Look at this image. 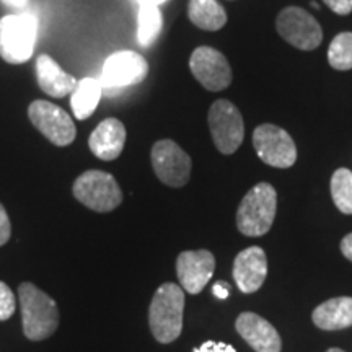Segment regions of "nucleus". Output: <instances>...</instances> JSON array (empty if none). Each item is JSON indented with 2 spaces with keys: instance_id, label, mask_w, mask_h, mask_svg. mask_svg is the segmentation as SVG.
Segmentation results:
<instances>
[{
  "instance_id": "obj_1",
  "label": "nucleus",
  "mask_w": 352,
  "mask_h": 352,
  "mask_svg": "<svg viewBox=\"0 0 352 352\" xmlns=\"http://www.w3.org/2000/svg\"><path fill=\"white\" fill-rule=\"evenodd\" d=\"M184 292L178 284L160 285L152 298L148 310V324L153 338L162 344L178 340L183 329Z\"/></svg>"
},
{
  "instance_id": "obj_2",
  "label": "nucleus",
  "mask_w": 352,
  "mask_h": 352,
  "mask_svg": "<svg viewBox=\"0 0 352 352\" xmlns=\"http://www.w3.org/2000/svg\"><path fill=\"white\" fill-rule=\"evenodd\" d=\"M23 333L28 340L43 341L59 327V308L56 302L36 285L23 283L19 287Z\"/></svg>"
},
{
  "instance_id": "obj_3",
  "label": "nucleus",
  "mask_w": 352,
  "mask_h": 352,
  "mask_svg": "<svg viewBox=\"0 0 352 352\" xmlns=\"http://www.w3.org/2000/svg\"><path fill=\"white\" fill-rule=\"evenodd\" d=\"M38 38V19L33 13H16L0 20V57L8 64L32 59Z\"/></svg>"
},
{
  "instance_id": "obj_4",
  "label": "nucleus",
  "mask_w": 352,
  "mask_h": 352,
  "mask_svg": "<svg viewBox=\"0 0 352 352\" xmlns=\"http://www.w3.org/2000/svg\"><path fill=\"white\" fill-rule=\"evenodd\" d=\"M277 195L270 183H258L246 192L236 212V227L246 236H261L271 230Z\"/></svg>"
},
{
  "instance_id": "obj_5",
  "label": "nucleus",
  "mask_w": 352,
  "mask_h": 352,
  "mask_svg": "<svg viewBox=\"0 0 352 352\" xmlns=\"http://www.w3.org/2000/svg\"><path fill=\"white\" fill-rule=\"evenodd\" d=\"M74 196L95 212H111L122 202V191L113 175L88 170L74 183Z\"/></svg>"
},
{
  "instance_id": "obj_6",
  "label": "nucleus",
  "mask_w": 352,
  "mask_h": 352,
  "mask_svg": "<svg viewBox=\"0 0 352 352\" xmlns=\"http://www.w3.org/2000/svg\"><path fill=\"white\" fill-rule=\"evenodd\" d=\"M209 127L215 147L230 155L243 142L245 124L241 113L228 100H217L209 109Z\"/></svg>"
},
{
  "instance_id": "obj_7",
  "label": "nucleus",
  "mask_w": 352,
  "mask_h": 352,
  "mask_svg": "<svg viewBox=\"0 0 352 352\" xmlns=\"http://www.w3.org/2000/svg\"><path fill=\"white\" fill-rule=\"evenodd\" d=\"M28 116L33 126L54 145L65 147L76 139L77 129L72 118L51 101H33L28 108Z\"/></svg>"
},
{
  "instance_id": "obj_8",
  "label": "nucleus",
  "mask_w": 352,
  "mask_h": 352,
  "mask_svg": "<svg viewBox=\"0 0 352 352\" xmlns=\"http://www.w3.org/2000/svg\"><path fill=\"white\" fill-rule=\"evenodd\" d=\"M253 145L264 164L274 168H289L297 160V147L287 131L274 124H261L253 132Z\"/></svg>"
},
{
  "instance_id": "obj_9",
  "label": "nucleus",
  "mask_w": 352,
  "mask_h": 352,
  "mask_svg": "<svg viewBox=\"0 0 352 352\" xmlns=\"http://www.w3.org/2000/svg\"><path fill=\"white\" fill-rule=\"evenodd\" d=\"M152 166L162 183L182 188L191 176V158L173 140H158L152 147Z\"/></svg>"
},
{
  "instance_id": "obj_10",
  "label": "nucleus",
  "mask_w": 352,
  "mask_h": 352,
  "mask_svg": "<svg viewBox=\"0 0 352 352\" xmlns=\"http://www.w3.org/2000/svg\"><path fill=\"white\" fill-rule=\"evenodd\" d=\"M277 32L285 41L302 51L318 47L323 39V32L310 13L298 7H287L277 16Z\"/></svg>"
},
{
  "instance_id": "obj_11",
  "label": "nucleus",
  "mask_w": 352,
  "mask_h": 352,
  "mask_svg": "<svg viewBox=\"0 0 352 352\" xmlns=\"http://www.w3.org/2000/svg\"><path fill=\"white\" fill-rule=\"evenodd\" d=\"M192 76L206 90L220 91L232 83V67L222 52L209 46L195 50L189 59Z\"/></svg>"
},
{
  "instance_id": "obj_12",
  "label": "nucleus",
  "mask_w": 352,
  "mask_h": 352,
  "mask_svg": "<svg viewBox=\"0 0 352 352\" xmlns=\"http://www.w3.org/2000/svg\"><path fill=\"white\" fill-rule=\"evenodd\" d=\"M147 74L148 64L144 56L134 51H120L107 59L100 82L103 88H124L144 82Z\"/></svg>"
},
{
  "instance_id": "obj_13",
  "label": "nucleus",
  "mask_w": 352,
  "mask_h": 352,
  "mask_svg": "<svg viewBox=\"0 0 352 352\" xmlns=\"http://www.w3.org/2000/svg\"><path fill=\"white\" fill-rule=\"evenodd\" d=\"M215 270V258L208 250L183 252L176 261V272L183 290L188 294H199L208 285Z\"/></svg>"
},
{
  "instance_id": "obj_14",
  "label": "nucleus",
  "mask_w": 352,
  "mask_h": 352,
  "mask_svg": "<svg viewBox=\"0 0 352 352\" xmlns=\"http://www.w3.org/2000/svg\"><path fill=\"white\" fill-rule=\"evenodd\" d=\"M267 274L266 253L259 246H250L236 254L233 277L243 294H253L264 284Z\"/></svg>"
},
{
  "instance_id": "obj_15",
  "label": "nucleus",
  "mask_w": 352,
  "mask_h": 352,
  "mask_svg": "<svg viewBox=\"0 0 352 352\" xmlns=\"http://www.w3.org/2000/svg\"><path fill=\"white\" fill-rule=\"evenodd\" d=\"M236 331L256 352H280L283 342L277 329L267 320L252 311H245L236 318Z\"/></svg>"
},
{
  "instance_id": "obj_16",
  "label": "nucleus",
  "mask_w": 352,
  "mask_h": 352,
  "mask_svg": "<svg viewBox=\"0 0 352 352\" xmlns=\"http://www.w3.org/2000/svg\"><path fill=\"white\" fill-rule=\"evenodd\" d=\"M126 144V127L116 118L101 121L88 139V147L100 160L111 162L121 155Z\"/></svg>"
},
{
  "instance_id": "obj_17",
  "label": "nucleus",
  "mask_w": 352,
  "mask_h": 352,
  "mask_svg": "<svg viewBox=\"0 0 352 352\" xmlns=\"http://www.w3.org/2000/svg\"><path fill=\"white\" fill-rule=\"evenodd\" d=\"M36 76L38 85L46 95L52 98H64L65 95L72 94L77 87L76 77L64 72L59 64L51 56L41 54L36 60Z\"/></svg>"
},
{
  "instance_id": "obj_18",
  "label": "nucleus",
  "mask_w": 352,
  "mask_h": 352,
  "mask_svg": "<svg viewBox=\"0 0 352 352\" xmlns=\"http://www.w3.org/2000/svg\"><path fill=\"white\" fill-rule=\"evenodd\" d=\"M314 323L327 331L352 327V297H336L321 303L314 310Z\"/></svg>"
},
{
  "instance_id": "obj_19",
  "label": "nucleus",
  "mask_w": 352,
  "mask_h": 352,
  "mask_svg": "<svg viewBox=\"0 0 352 352\" xmlns=\"http://www.w3.org/2000/svg\"><path fill=\"white\" fill-rule=\"evenodd\" d=\"M70 95H72L70 107H72L74 116L83 121L95 113L101 100V95H103V85H101L98 78H82L80 82H77L76 90Z\"/></svg>"
},
{
  "instance_id": "obj_20",
  "label": "nucleus",
  "mask_w": 352,
  "mask_h": 352,
  "mask_svg": "<svg viewBox=\"0 0 352 352\" xmlns=\"http://www.w3.org/2000/svg\"><path fill=\"white\" fill-rule=\"evenodd\" d=\"M189 20L206 32H217L227 23V13L217 0H189Z\"/></svg>"
},
{
  "instance_id": "obj_21",
  "label": "nucleus",
  "mask_w": 352,
  "mask_h": 352,
  "mask_svg": "<svg viewBox=\"0 0 352 352\" xmlns=\"http://www.w3.org/2000/svg\"><path fill=\"white\" fill-rule=\"evenodd\" d=\"M138 41L140 46L148 47L158 38L164 26V16L155 6H140L139 8Z\"/></svg>"
},
{
  "instance_id": "obj_22",
  "label": "nucleus",
  "mask_w": 352,
  "mask_h": 352,
  "mask_svg": "<svg viewBox=\"0 0 352 352\" xmlns=\"http://www.w3.org/2000/svg\"><path fill=\"white\" fill-rule=\"evenodd\" d=\"M331 196L342 214H352V171L336 170L331 176Z\"/></svg>"
},
{
  "instance_id": "obj_23",
  "label": "nucleus",
  "mask_w": 352,
  "mask_h": 352,
  "mask_svg": "<svg viewBox=\"0 0 352 352\" xmlns=\"http://www.w3.org/2000/svg\"><path fill=\"white\" fill-rule=\"evenodd\" d=\"M328 60L336 70L352 69V33H341L333 39L328 50Z\"/></svg>"
},
{
  "instance_id": "obj_24",
  "label": "nucleus",
  "mask_w": 352,
  "mask_h": 352,
  "mask_svg": "<svg viewBox=\"0 0 352 352\" xmlns=\"http://www.w3.org/2000/svg\"><path fill=\"white\" fill-rule=\"evenodd\" d=\"M16 300L13 297L12 289L0 280V321H6L15 314Z\"/></svg>"
},
{
  "instance_id": "obj_25",
  "label": "nucleus",
  "mask_w": 352,
  "mask_h": 352,
  "mask_svg": "<svg viewBox=\"0 0 352 352\" xmlns=\"http://www.w3.org/2000/svg\"><path fill=\"white\" fill-rule=\"evenodd\" d=\"M12 235V226L10 219H8V214L6 208L0 204V246L6 245L8 240H10Z\"/></svg>"
},
{
  "instance_id": "obj_26",
  "label": "nucleus",
  "mask_w": 352,
  "mask_h": 352,
  "mask_svg": "<svg viewBox=\"0 0 352 352\" xmlns=\"http://www.w3.org/2000/svg\"><path fill=\"white\" fill-rule=\"evenodd\" d=\"M192 352H236L235 347L227 344V342H217V341H208L199 347H196Z\"/></svg>"
},
{
  "instance_id": "obj_27",
  "label": "nucleus",
  "mask_w": 352,
  "mask_h": 352,
  "mask_svg": "<svg viewBox=\"0 0 352 352\" xmlns=\"http://www.w3.org/2000/svg\"><path fill=\"white\" fill-rule=\"evenodd\" d=\"M338 15H349L352 12V0H323Z\"/></svg>"
},
{
  "instance_id": "obj_28",
  "label": "nucleus",
  "mask_w": 352,
  "mask_h": 352,
  "mask_svg": "<svg viewBox=\"0 0 352 352\" xmlns=\"http://www.w3.org/2000/svg\"><path fill=\"white\" fill-rule=\"evenodd\" d=\"M212 294L214 297L219 298V300H226V298L230 296V285L227 283H222V280H219V283H215L212 285Z\"/></svg>"
},
{
  "instance_id": "obj_29",
  "label": "nucleus",
  "mask_w": 352,
  "mask_h": 352,
  "mask_svg": "<svg viewBox=\"0 0 352 352\" xmlns=\"http://www.w3.org/2000/svg\"><path fill=\"white\" fill-rule=\"evenodd\" d=\"M341 252L347 259H349V261H352V233H349V235H346L344 239H342Z\"/></svg>"
},
{
  "instance_id": "obj_30",
  "label": "nucleus",
  "mask_w": 352,
  "mask_h": 352,
  "mask_svg": "<svg viewBox=\"0 0 352 352\" xmlns=\"http://www.w3.org/2000/svg\"><path fill=\"white\" fill-rule=\"evenodd\" d=\"M2 3H6L7 7H12V8H25L28 6V0H2Z\"/></svg>"
},
{
  "instance_id": "obj_31",
  "label": "nucleus",
  "mask_w": 352,
  "mask_h": 352,
  "mask_svg": "<svg viewBox=\"0 0 352 352\" xmlns=\"http://www.w3.org/2000/svg\"><path fill=\"white\" fill-rule=\"evenodd\" d=\"M138 2L140 3V6H155V7H158L160 3L166 2V0H138Z\"/></svg>"
},
{
  "instance_id": "obj_32",
  "label": "nucleus",
  "mask_w": 352,
  "mask_h": 352,
  "mask_svg": "<svg viewBox=\"0 0 352 352\" xmlns=\"http://www.w3.org/2000/svg\"><path fill=\"white\" fill-rule=\"evenodd\" d=\"M327 352H344V351L338 349V347H333V349H329V351H327Z\"/></svg>"
}]
</instances>
